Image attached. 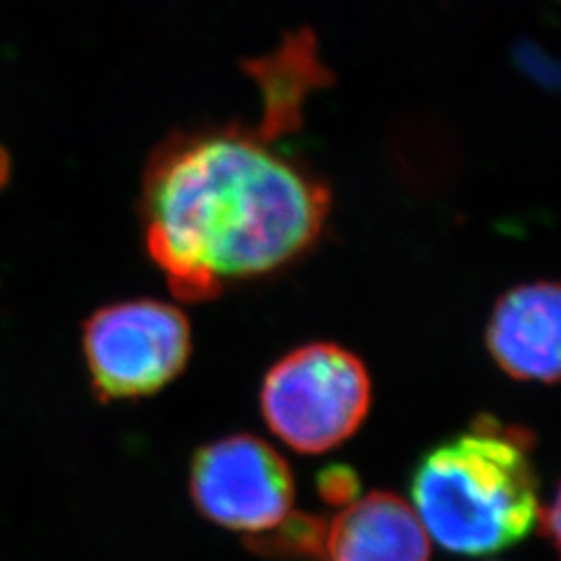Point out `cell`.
I'll list each match as a JSON object with an SVG mask.
<instances>
[{"instance_id": "7a4b0ae2", "label": "cell", "mask_w": 561, "mask_h": 561, "mask_svg": "<svg viewBox=\"0 0 561 561\" xmlns=\"http://www.w3.org/2000/svg\"><path fill=\"white\" fill-rule=\"evenodd\" d=\"M412 500L426 535L447 551L486 556L516 545L541 512L528 435L493 419L474 422L426 454Z\"/></svg>"}, {"instance_id": "277c9868", "label": "cell", "mask_w": 561, "mask_h": 561, "mask_svg": "<svg viewBox=\"0 0 561 561\" xmlns=\"http://www.w3.org/2000/svg\"><path fill=\"white\" fill-rule=\"evenodd\" d=\"M83 354L101 400L146 398L185 368L192 354L190 322L164 301L104 306L83 324Z\"/></svg>"}, {"instance_id": "6da1fadb", "label": "cell", "mask_w": 561, "mask_h": 561, "mask_svg": "<svg viewBox=\"0 0 561 561\" xmlns=\"http://www.w3.org/2000/svg\"><path fill=\"white\" fill-rule=\"evenodd\" d=\"M245 71L261 88V123L180 131L146 164V250L183 301L213 300L291 264L329 219L327 183L285 144L308 94L329 83L327 69L310 50L280 44Z\"/></svg>"}, {"instance_id": "9c48e42d", "label": "cell", "mask_w": 561, "mask_h": 561, "mask_svg": "<svg viewBox=\"0 0 561 561\" xmlns=\"http://www.w3.org/2000/svg\"><path fill=\"white\" fill-rule=\"evenodd\" d=\"M7 157H4V152H0V183L4 181V178H7Z\"/></svg>"}, {"instance_id": "3957f363", "label": "cell", "mask_w": 561, "mask_h": 561, "mask_svg": "<svg viewBox=\"0 0 561 561\" xmlns=\"http://www.w3.org/2000/svg\"><path fill=\"white\" fill-rule=\"evenodd\" d=\"M370 396L360 358L335 343H310L268 370L262 414L280 442L301 454H322L358 431Z\"/></svg>"}, {"instance_id": "ba28073f", "label": "cell", "mask_w": 561, "mask_h": 561, "mask_svg": "<svg viewBox=\"0 0 561 561\" xmlns=\"http://www.w3.org/2000/svg\"><path fill=\"white\" fill-rule=\"evenodd\" d=\"M321 493L327 502L352 503L358 493V481L347 468H331L321 477Z\"/></svg>"}, {"instance_id": "52a82bcc", "label": "cell", "mask_w": 561, "mask_h": 561, "mask_svg": "<svg viewBox=\"0 0 561 561\" xmlns=\"http://www.w3.org/2000/svg\"><path fill=\"white\" fill-rule=\"evenodd\" d=\"M312 553L324 561H428L421 518L391 493H370L345 505L329 524L317 522Z\"/></svg>"}, {"instance_id": "8992f818", "label": "cell", "mask_w": 561, "mask_h": 561, "mask_svg": "<svg viewBox=\"0 0 561 561\" xmlns=\"http://www.w3.org/2000/svg\"><path fill=\"white\" fill-rule=\"evenodd\" d=\"M560 337V287L556 283L510 289L486 327L493 360L518 381H558Z\"/></svg>"}, {"instance_id": "5b68a950", "label": "cell", "mask_w": 561, "mask_h": 561, "mask_svg": "<svg viewBox=\"0 0 561 561\" xmlns=\"http://www.w3.org/2000/svg\"><path fill=\"white\" fill-rule=\"evenodd\" d=\"M192 495L210 520L231 530L264 533L287 520L294 479L287 461L268 443L236 435L196 454Z\"/></svg>"}]
</instances>
